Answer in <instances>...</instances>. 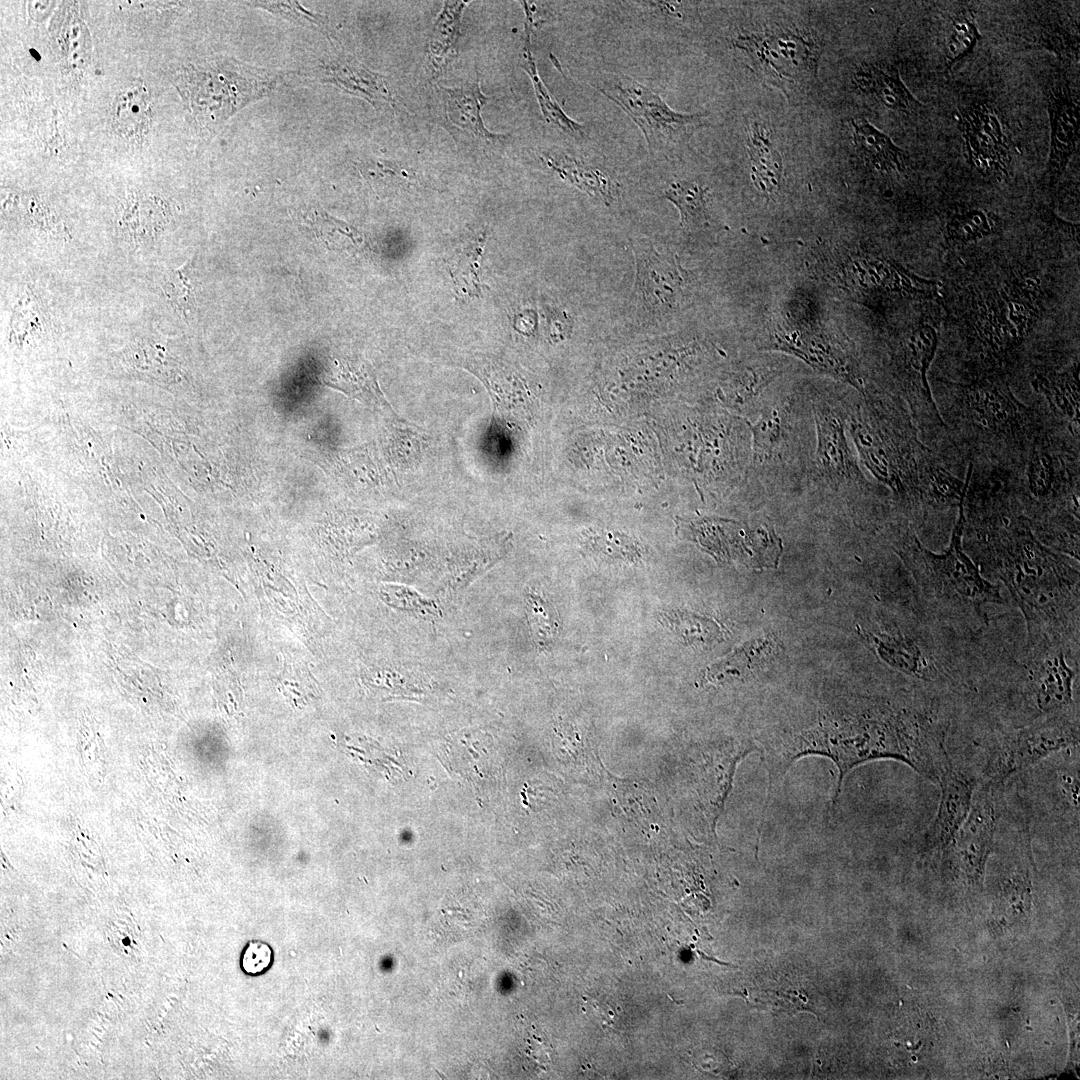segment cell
I'll use <instances>...</instances> for the list:
<instances>
[{"instance_id": "cell-42", "label": "cell", "mask_w": 1080, "mask_h": 1080, "mask_svg": "<svg viewBox=\"0 0 1080 1080\" xmlns=\"http://www.w3.org/2000/svg\"><path fill=\"white\" fill-rule=\"evenodd\" d=\"M368 450H350L345 454L342 462L348 476L361 480L362 482H368L376 484L380 480V470L375 464V460L371 458Z\"/></svg>"}, {"instance_id": "cell-16", "label": "cell", "mask_w": 1080, "mask_h": 1080, "mask_svg": "<svg viewBox=\"0 0 1080 1080\" xmlns=\"http://www.w3.org/2000/svg\"><path fill=\"white\" fill-rule=\"evenodd\" d=\"M941 794L936 814L922 838V851L943 850L965 821L977 781L949 761L939 777Z\"/></svg>"}, {"instance_id": "cell-25", "label": "cell", "mask_w": 1080, "mask_h": 1080, "mask_svg": "<svg viewBox=\"0 0 1080 1080\" xmlns=\"http://www.w3.org/2000/svg\"><path fill=\"white\" fill-rule=\"evenodd\" d=\"M1032 385L1043 394L1053 413L1065 422L1070 432L1079 435V365L1074 362L1063 371L1035 374Z\"/></svg>"}, {"instance_id": "cell-27", "label": "cell", "mask_w": 1080, "mask_h": 1080, "mask_svg": "<svg viewBox=\"0 0 1080 1080\" xmlns=\"http://www.w3.org/2000/svg\"><path fill=\"white\" fill-rule=\"evenodd\" d=\"M746 146L753 184L763 193H777L781 184L783 164L769 131L759 123H752L747 130Z\"/></svg>"}, {"instance_id": "cell-21", "label": "cell", "mask_w": 1080, "mask_h": 1080, "mask_svg": "<svg viewBox=\"0 0 1080 1080\" xmlns=\"http://www.w3.org/2000/svg\"><path fill=\"white\" fill-rule=\"evenodd\" d=\"M441 89L448 121L465 138L482 146L496 145L504 139V135L494 134L484 126L481 110L488 97L482 93L479 82Z\"/></svg>"}, {"instance_id": "cell-37", "label": "cell", "mask_w": 1080, "mask_h": 1080, "mask_svg": "<svg viewBox=\"0 0 1080 1080\" xmlns=\"http://www.w3.org/2000/svg\"><path fill=\"white\" fill-rule=\"evenodd\" d=\"M707 188L696 181L680 180L670 184L664 197L679 210L681 225L692 228L707 224Z\"/></svg>"}, {"instance_id": "cell-40", "label": "cell", "mask_w": 1080, "mask_h": 1080, "mask_svg": "<svg viewBox=\"0 0 1080 1080\" xmlns=\"http://www.w3.org/2000/svg\"><path fill=\"white\" fill-rule=\"evenodd\" d=\"M528 621L532 634L541 646L549 645L558 630L557 617L553 606L537 594L529 593L526 597Z\"/></svg>"}, {"instance_id": "cell-34", "label": "cell", "mask_w": 1080, "mask_h": 1080, "mask_svg": "<svg viewBox=\"0 0 1080 1080\" xmlns=\"http://www.w3.org/2000/svg\"><path fill=\"white\" fill-rule=\"evenodd\" d=\"M547 166L556 171L563 179L579 188L600 195L603 199L611 197L609 179L599 170L587 167L582 162L562 152H544L540 156Z\"/></svg>"}, {"instance_id": "cell-8", "label": "cell", "mask_w": 1080, "mask_h": 1080, "mask_svg": "<svg viewBox=\"0 0 1080 1080\" xmlns=\"http://www.w3.org/2000/svg\"><path fill=\"white\" fill-rule=\"evenodd\" d=\"M974 293L972 346L991 361L1004 358L1024 340L1038 317L1036 292L1015 282Z\"/></svg>"}, {"instance_id": "cell-28", "label": "cell", "mask_w": 1080, "mask_h": 1080, "mask_svg": "<svg viewBox=\"0 0 1080 1080\" xmlns=\"http://www.w3.org/2000/svg\"><path fill=\"white\" fill-rule=\"evenodd\" d=\"M486 242L483 231H474L455 246L448 261L449 273L457 294L465 297L480 293V267Z\"/></svg>"}, {"instance_id": "cell-30", "label": "cell", "mask_w": 1080, "mask_h": 1080, "mask_svg": "<svg viewBox=\"0 0 1080 1080\" xmlns=\"http://www.w3.org/2000/svg\"><path fill=\"white\" fill-rule=\"evenodd\" d=\"M1003 223L989 210L964 206L953 210L946 221V238L951 244H967L999 234Z\"/></svg>"}, {"instance_id": "cell-14", "label": "cell", "mask_w": 1080, "mask_h": 1080, "mask_svg": "<svg viewBox=\"0 0 1080 1080\" xmlns=\"http://www.w3.org/2000/svg\"><path fill=\"white\" fill-rule=\"evenodd\" d=\"M678 529L718 561H729L738 553H743L766 565L772 549L771 532L766 525L749 530L736 521L703 518L695 521L681 519Z\"/></svg>"}, {"instance_id": "cell-31", "label": "cell", "mask_w": 1080, "mask_h": 1080, "mask_svg": "<svg viewBox=\"0 0 1080 1080\" xmlns=\"http://www.w3.org/2000/svg\"><path fill=\"white\" fill-rule=\"evenodd\" d=\"M149 93L143 84H132L116 97L112 107L115 129L126 137H138L150 123Z\"/></svg>"}, {"instance_id": "cell-20", "label": "cell", "mask_w": 1080, "mask_h": 1080, "mask_svg": "<svg viewBox=\"0 0 1080 1080\" xmlns=\"http://www.w3.org/2000/svg\"><path fill=\"white\" fill-rule=\"evenodd\" d=\"M853 81L858 90L889 110L912 114L922 107L902 81L898 69L891 64L863 63Z\"/></svg>"}, {"instance_id": "cell-9", "label": "cell", "mask_w": 1080, "mask_h": 1080, "mask_svg": "<svg viewBox=\"0 0 1080 1080\" xmlns=\"http://www.w3.org/2000/svg\"><path fill=\"white\" fill-rule=\"evenodd\" d=\"M1078 742L1075 709L1033 720L993 744L982 767V781L1005 784L1010 776Z\"/></svg>"}, {"instance_id": "cell-19", "label": "cell", "mask_w": 1080, "mask_h": 1080, "mask_svg": "<svg viewBox=\"0 0 1080 1080\" xmlns=\"http://www.w3.org/2000/svg\"><path fill=\"white\" fill-rule=\"evenodd\" d=\"M444 761L451 771L474 785L496 776V748L483 731H460L450 737L445 745Z\"/></svg>"}, {"instance_id": "cell-26", "label": "cell", "mask_w": 1080, "mask_h": 1080, "mask_svg": "<svg viewBox=\"0 0 1080 1080\" xmlns=\"http://www.w3.org/2000/svg\"><path fill=\"white\" fill-rule=\"evenodd\" d=\"M849 124L856 152L866 165L886 174L906 172V153L886 134L863 117H854Z\"/></svg>"}, {"instance_id": "cell-1", "label": "cell", "mask_w": 1080, "mask_h": 1080, "mask_svg": "<svg viewBox=\"0 0 1080 1080\" xmlns=\"http://www.w3.org/2000/svg\"><path fill=\"white\" fill-rule=\"evenodd\" d=\"M946 730L928 707L868 710L842 724H821L767 743L764 763L768 773L782 778L800 758L825 756L838 769L836 804L845 776L860 764L894 759L938 783L949 756Z\"/></svg>"}, {"instance_id": "cell-39", "label": "cell", "mask_w": 1080, "mask_h": 1080, "mask_svg": "<svg viewBox=\"0 0 1080 1080\" xmlns=\"http://www.w3.org/2000/svg\"><path fill=\"white\" fill-rule=\"evenodd\" d=\"M668 625L689 643L713 644L722 638L721 627L711 619L687 612L665 614Z\"/></svg>"}, {"instance_id": "cell-11", "label": "cell", "mask_w": 1080, "mask_h": 1080, "mask_svg": "<svg viewBox=\"0 0 1080 1080\" xmlns=\"http://www.w3.org/2000/svg\"><path fill=\"white\" fill-rule=\"evenodd\" d=\"M1070 648L1051 645L1028 649L1030 656L1023 693L1033 720L1075 709L1073 694L1077 671L1068 663L1066 651Z\"/></svg>"}, {"instance_id": "cell-32", "label": "cell", "mask_w": 1080, "mask_h": 1080, "mask_svg": "<svg viewBox=\"0 0 1080 1080\" xmlns=\"http://www.w3.org/2000/svg\"><path fill=\"white\" fill-rule=\"evenodd\" d=\"M972 470L973 465H970L963 481L931 460L925 467L921 480L922 500L938 505H959L965 500Z\"/></svg>"}, {"instance_id": "cell-22", "label": "cell", "mask_w": 1080, "mask_h": 1080, "mask_svg": "<svg viewBox=\"0 0 1080 1080\" xmlns=\"http://www.w3.org/2000/svg\"><path fill=\"white\" fill-rule=\"evenodd\" d=\"M638 263L639 290L647 303L656 307H673L681 292V278L672 259L655 251L651 245L635 248Z\"/></svg>"}, {"instance_id": "cell-3", "label": "cell", "mask_w": 1080, "mask_h": 1080, "mask_svg": "<svg viewBox=\"0 0 1080 1080\" xmlns=\"http://www.w3.org/2000/svg\"><path fill=\"white\" fill-rule=\"evenodd\" d=\"M950 544L942 553L927 549L913 532L903 540L900 554L911 569L924 601L947 618L987 625L988 605L1005 604L1000 589L980 572L962 545L966 518L964 502Z\"/></svg>"}, {"instance_id": "cell-36", "label": "cell", "mask_w": 1080, "mask_h": 1080, "mask_svg": "<svg viewBox=\"0 0 1080 1080\" xmlns=\"http://www.w3.org/2000/svg\"><path fill=\"white\" fill-rule=\"evenodd\" d=\"M530 34L526 32V45L524 50L525 63L522 64L523 69L529 74L536 97L538 99L541 112L544 119L555 125L557 128L565 132L571 137L581 138L584 135V127L568 117L562 110L556 100L550 95L549 91L543 84L530 50Z\"/></svg>"}, {"instance_id": "cell-23", "label": "cell", "mask_w": 1080, "mask_h": 1080, "mask_svg": "<svg viewBox=\"0 0 1080 1080\" xmlns=\"http://www.w3.org/2000/svg\"><path fill=\"white\" fill-rule=\"evenodd\" d=\"M793 415L786 407L766 410L750 425L753 439L752 468H764L783 460L793 433Z\"/></svg>"}, {"instance_id": "cell-41", "label": "cell", "mask_w": 1080, "mask_h": 1080, "mask_svg": "<svg viewBox=\"0 0 1080 1080\" xmlns=\"http://www.w3.org/2000/svg\"><path fill=\"white\" fill-rule=\"evenodd\" d=\"M191 263L172 270L164 282L163 291L172 304L184 315L194 307Z\"/></svg>"}, {"instance_id": "cell-10", "label": "cell", "mask_w": 1080, "mask_h": 1080, "mask_svg": "<svg viewBox=\"0 0 1080 1080\" xmlns=\"http://www.w3.org/2000/svg\"><path fill=\"white\" fill-rule=\"evenodd\" d=\"M1003 790L1002 783L982 781L965 821L944 848L951 869L970 887L982 884L1002 813Z\"/></svg>"}, {"instance_id": "cell-24", "label": "cell", "mask_w": 1080, "mask_h": 1080, "mask_svg": "<svg viewBox=\"0 0 1080 1080\" xmlns=\"http://www.w3.org/2000/svg\"><path fill=\"white\" fill-rule=\"evenodd\" d=\"M327 384L391 417L396 416L385 399L371 365L359 357L344 356L335 361Z\"/></svg>"}, {"instance_id": "cell-35", "label": "cell", "mask_w": 1080, "mask_h": 1080, "mask_svg": "<svg viewBox=\"0 0 1080 1080\" xmlns=\"http://www.w3.org/2000/svg\"><path fill=\"white\" fill-rule=\"evenodd\" d=\"M981 39L972 9L963 8L950 20L943 47L944 69L949 71L957 62L965 58Z\"/></svg>"}, {"instance_id": "cell-2", "label": "cell", "mask_w": 1080, "mask_h": 1080, "mask_svg": "<svg viewBox=\"0 0 1080 1080\" xmlns=\"http://www.w3.org/2000/svg\"><path fill=\"white\" fill-rule=\"evenodd\" d=\"M986 560L1025 619L1027 648L1079 643V571L1046 547L1021 514L984 522Z\"/></svg>"}, {"instance_id": "cell-33", "label": "cell", "mask_w": 1080, "mask_h": 1080, "mask_svg": "<svg viewBox=\"0 0 1080 1080\" xmlns=\"http://www.w3.org/2000/svg\"><path fill=\"white\" fill-rule=\"evenodd\" d=\"M467 2L446 1L438 15L428 43L430 61L436 71L446 65L455 50L460 35V24Z\"/></svg>"}, {"instance_id": "cell-5", "label": "cell", "mask_w": 1080, "mask_h": 1080, "mask_svg": "<svg viewBox=\"0 0 1080 1080\" xmlns=\"http://www.w3.org/2000/svg\"><path fill=\"white\" fill-rule=\"evenodd\" d=\"M733 46L745 54L756 74L789 100L802 98L817 82L820 46L799 30L778 27L744 33Z\"/></svg>"}, {"instance_id": "cell-17", "label": "cell", "mask_w": 1080, "mask_h": 1080, "mask_svg": "<svg viewBox=\"0 0 1080 1080\" xmlns=\"http://www.w3.org/2000/svg\"><path fill=\"white\" fill-rule=\"evenodd\" d=\"M814 418L817 431V476L836 490L846 484L862 483L863 476L845 436L844 417L828 406H817Z\"/></svg>"}, {"instance_id": "cell-44", "label": "cell", "mask_w": 1080, "mask_h": 1080, "mask_svg": "<svg viewBox=\"0 0 1080 1080\" xmlns=\"http://www.w3.org/2000/svg\"><path fill=\"white\" fill-rule=\"evenodd\" d=\"M590 542L603 553L614 557L633 561L641 556L636 544L625 536L605 533L590 537Z\"/></svg>"}, {"instance_id": "cell-13", "label": "cell", "mask_w": 1080, "mask_h": 1080, "mask_svg": "<svg viewBox=\"0 0 1080 1080\" xmlns=\"http://www.w3.org/2000/svg\"><path fill=\"white\" fill-rule=\"evenodd\" d=\"M934 325L922 321L901 344L900 374L902 387L912 415L927 427H944V420L933 399L927 374L938 345Z\"/></svg>"}, {"instance_id": "cell-43", "label": "cell", "mask_w": 1080, "mask_h": 1080, "mask_svg": "<svg viewBox=\"0 0 1080 1080\" xmlns=\"http://www.w3.org/2000/svg\"><path fill=\"white\" fill-rule=\"evenodd\" d=\"M273 961L271 947L263 941L251 940L241 955V968L248 975H258L270 968Z\"/></svg>"}, {"instance_id": "cell-15", "label": "cell", "mask_w": 1080, "mask_h": 1080, "mask_svg": "<svg viewBox=\"0 0 1080 1080\" xmlns=\"http://www.w3.org/2000/svg\"><path fill=\"white\" fill-rule=\"evenodd\" d=\"M1050 119V152L1046 169L1049 186L1057 184L1077 150L1079 140V97L1065 80L1050 81L1046 90Z\"/></svg>"}, {"instance_id": "cell-45", "label": "cell", "mask_w": 1080, "mask_h": 1080, "mask_svg": "<svg viewBox=\"0 0 1080 1080\" xmlns=\"http://www.w3.org/2000/svg\"><path fill=\"white\" fill-rule=\"evenodd\" d=\"M397 589L400 593H397V591H392V594L399 596V600H395L398 602L399 606H404L408 609L416 607L422 609V607L427 604V602L423 601L424 599L420 597L417 593L409 591L408 589H404V591H401L400 587H397Z\"/></svg>"}, {"instance_id": "cell-29", "label": "cell", "mask_w": 1080, "mask_h": 1080, "mask_svg": "<svg viewBox=\"0 0 1080 1080\" xmlns=\"http://www.w3.org/2000/svg\"><path fill=\"white\" fill-rule=\"evenodd\" d=\"M779 649L778 642L771 638L748 642L711 666L707 677L712 681L746 678L762 668Z\"/></svg>"}, {"instance_id": "cell-12", "label": "cell", "mask_w": 1080, "mask_h": 1080, "mask_svg": "<svg viewBox=\"0 0 1080 1080\" xmlns=\"http://www.w3.org/2000/svg\"><path fill=\"white\" fill-rule=\"evenodd\" d=\"M971 165L983 176L1003 180L1009 176L1011 143L995 110L974 103L954 113Z\"/></svg>"}, {"instance_id": "cell-4", "label": "cell", "mask_w": 1080, "mask_h": 1080, "mask_svg": "<svg viewBox=\"0 0 1080 1080\" xmlns=\"http://www.w3.org/2000/svg\"><path fill=\"white\" fill-rule=\"evenodd\" d=\"M849 422L860 458L874 477L902 500H922L921 479L931 458L909 413L881 401L867 402L851 413Z\"/></svg>"}, {"instance_id": "cell-6", "label": "cell", "mask_w": 1080, "mask_h": 1080, "mask_svg": "<svg viewBox=\"0 0 1080 1080\" xmlns=\"http://www.w3.org/2000/svg\"><path fill=\"white\" fill-rule=\"evenodd\" d=\"M951 385L952 416L972 437L1021 445L1034 435L1030 410L1004 381L984 377Z\"/></svg>"}, {"instance_id": "cell-38", "label": "cell", "mask_w": 1080, "mask_h": 1080, "mask_svg": "<svg viewBox=\"0 0 1080 1080\" xmlns=\"http://www.w3.org/2000/svg\"><path fill=\"white\" fill-rule=\"evenodd\" d=\"M1059 459L1044 447H1033L1028 457L1026 480L1028 491L1037 499L1053 494L1060 480Z\"/></svg>"}, {"instance_id": "cell-18", "label": "cell", "mask_w": 1080, "mask_h": 1080, "mask_svg": "<svg viewBox=\"0 0 1080 1080\" xmlns=\"http://www.w3.org/2000/svg\"><path fill=\"white\" fill-rule=\"evenodd\" d=\"M876 654L898 671L925 683L946 681V673L937 666L929 648L914 637L861 632Z\"/></svg>"}, {"instance_id": "cell-7", "label": "cell", "mask_w": 1080, "mask_h": 1080, "mask_svg": "<svg viewBox=\"0 0 1080 1080\" xmlns=\"http://www.w3.org/2000/svg\"><path fill=\"white\" fill-rule=\"evenodd\" d=\"M593 87L627 113L643 133L651 155L671 153L705 125V114L680 113L627 75L601 73Z\"/></svg>"}]
</instances>
